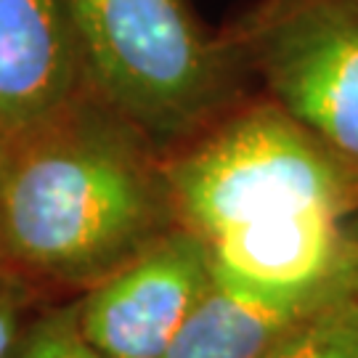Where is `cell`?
Masks as SVG:
<instances>
[{"label":"cell","mask_w":358,"mask_h":358,"mask_svg":"<svg viewBox=\"0 0 358 358\" xmlns=\"http://www.w3.org/2000/svg\"><path fill=\"white\" fill-rule=\"evenodd\" d=\"M176 223L159 146L88 88L11 138L0 257L43 287L85 292Z\"/></svg>","instance_id":"6da1fadb"},{"label":"cell","mask_w":358,"mask_h":358,"mask_svg":"<svg viewBox=\"0 0 358 358\" xmlns=\"http://www.w3.org/2000/svg\"><path fill=\"white\" fill-rule=\"evenodd\" d=\"M85 88L157 146L189 141L220 115L244 64L205 38L180 0H64Z\"/></svg>","instance_id":"7a4b0ae2"},{"label":"cell","mask_w":358,"mask_h":358,"mask_svg":"<svg viewBox=\"0 0 358 358\" xmlns=\"http://www.w3.org/2000/svg\"><path fill=\"white\" fill-rule=\"evenodd\" d=\"M165 180L178 223L207 242L271 215L348 217L358 205L348 167L271 99L220 115L165 154Z\"/></svg>","instance_id":"3957f363"},{"label":"cell","mask_w":358,"mask_h":358,"mask_svg":"<svg viewBox=\"0 0 358 358\" xmlns=\"http://www.w3.org/2000/svg\"><path fill=\"white\" fill-rule=\"evenodd\" d=\"M231 40L271 101L358 180V0H260Z\"/></svg>","instance_id":"277c9868"},{"label":"cell","mask_w":358,"mask_h":358,"mask_svg":"<svg viewBox=\"0 0 358 358\" xmlns=\"http://www.w3.org/2000/svg\"><path fill=\"white\" fill-rule=\"evenodd\" d=\"M213 279L210 242L176 223L80 292L83 332L106 358H162Z\"/></svg>","instance_id":"5b68a950"},{"label":"cell","mask_w":358,"mask_h":358,"mask_svg":"<svg viewBox=\"0 0 358 358\" xmlns=\"http://www.w3.org/2000/svg\"><path fill=\"white\" fill-rule=\"evenodd\" d=\"M83 90L64 0H0V133L24 136Z\"/></svg>","instance_id":"8992f818"},{"label":"cell","mask_w":358,"mask_h":358,"mask_svg":"<svg viewBox=\"0 0 358 358\" xmlns=\"http://www.w3.org/2000/svg\"><path fill=\"white\" fill-rule=\"evenodd\" d=\"M215 268L268 292H310L348 266L345 217L297 210L252 220L210 239Z\"/></svg>","instance_id":"52a82bcc"},{"label":"cell","mask_w":358,"mask_h":358,"mask_svg":"<svg viewBox=\"0 0 358 358\" xmlns=\"http://www.w3.org/2000/svg\"><path fill=\"white\" fill-rule=\"evenodd\" d=\"M345 271L310 292H268L215 268L213 287L180 327L162 358H260L306 310L334 292Z\"/></svg>","instance_id":"ba28073f"},{"label":"cell","mask_w":358,"mask_h":358,"mask_svg":"<svg viewBox=\"0 0 358 358\" xmlns=\"http://www.w3.org/2000/svg\"><path fill=\"white\" fill-rule=\"evenodd\" d=\"M260 358H358V284L350 276L306 310Z\"/></svg>","instance_id":"9c48e42d"},{"label":"cell","mask_w":358,"mask_h":358,"mask_svg":"<svg viewBox=\"0 0 358 358\" xmlns=\"http://www.w3.org/2000/svg\"><path fill=\"white\" fill-rule=\"evenodd\" d=\"M6 358H106L99 348L90 343L83 324L80 308L75 300L62 306L40 308L27 321L22 334L16 337L13 348Z\"/></svg>","instance_id":"30bf717a"},{"label":"cell","mask_w":358,"mask_h":358,"mask_svg":"<svg viewBox=\"0 0 358 358\" xmlns=\"http://www.w3.org/2000/svg\"><path fill=\"white\" fill-rule=\"evenodd\" d=\"M40 287L43 284L0 257V358L8 356L27 321L40 310Z\"/></svg>","instance_id":"8fae6325"},{"label":"cell","mask_w":358,"mask_h":358,"mask_svg":"<svg viewBox=\"0 0 358 358\" xmlns=\"http://www.w3.org/2000/svg\"><path fill=\"white\" fill-rule=\"evenodd\" d=\"M345 236H348V257H350V268H353V276H356V284H358V226L356 229H348L345 226Z\"/></svg>","instance_id":"7c38bea8"},{"label":"cell","mask_w":358,"mask_h":358,"mask_svg":"<svg viewBox=\"0 0 358 358\" xmlns=\"http://www.w3.org/2000/svg\"><path fill=\"white\" fill-rule=\"evenodd\" d=\"M8 157H11V138L6 133H0V194H3V180L8 170Z\"/></svg>","instance_id":"4fadbf2b"}]
</instances>
